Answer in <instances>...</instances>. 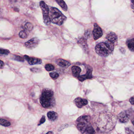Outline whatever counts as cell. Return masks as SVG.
I'll return each instance as SVG.
<instances>
[{
  "instance_id": "23",
  "label": "cell",
  "mask_w": 134,
  "mask_h": 134,
  "mask_svg": "<svg viewBox=\"0 0 134 134\" xmlns=\"http://www.w3.org/2000/svg\"><path fill=\"white\" fill-rule=\"evenodd\" d=\"M19 37L22 39H26L27 37V35L24 31H21L19 33Z\"/></svg>"
},
{
  "instance_id": "6",
  "label": "cell",
  "mask_w": 134,
  "mask_h": 134,
  "mask_svg": "<svg viewBox=\"0 0 134 134\" xmlns=\"http://www.w3.org/2000/svg\"><path fill=\"white\" fill-rule=\"evenodd\" d=\"M40 40L36 37H34L25 43V46L28 49H33L35 48L39 44Z\"/></svg>"
},
{
  "instance_id": "24",
  "label": "cell",
  "mask_w": 134,
  "mask_h": 134,
  "mask_svg": "<svg viewBox=\"0 0 134 134\" xmlns=\"http://www.w3.org/2000/svg\"><path fill=\"white\" fill-rule=\"evenodd\" d=\"M50 76L53 79H56L59 77V75L57 72H52L50 74Z\"/></svg>"
},
{
  "instance_id": "14",
  "label": "cell",
  "mask_w": 134,
  "mask_h": 134,
  "mask_svg": "<svg viewBox=\"0 0 134 134\" xmlns=\"http://www.w3.org/2000/svg\"><path fill=\"white\" fill-rule=\"evenodd\" d=\"M47 116L50 120L54 121L58 118V114L55 112L50 111L47 113Z\"/></svg>"
},
{
  "instance_id": "22",
  "label": "cell",
  "mask_w": 134,
  "mask_h": 134,
  "mask_svg": "<svg viewBox=\"0 0 134 134\" xmlns=\"http://www.w3.org/2000/svg\"><path fill=\"white\" fill-rule=\"evenodd\" d=\"M78 78L79 80L81 81V82L83 81H85L86 79H89V78H88V76L86 75V74L79 76L78 77Z\"/></svg>"
},
{
  "instance_id": "25",
  "label": "cell",
  "mask_w": 134,
  "mask_h": 134,
  "mask_svg": "<svg viewBox=\"0 0 134 134\" xmlns=\"http://www.w3.org/2000/svg\"><path fill=\"white\" fill-rule=\"evenodd\" d=\"M10 53V52L8 50L3 49H1V55H8Z\"/></svg>"
},
{
  "instance_id": "28",
  "label": "cell",
  "mask_w": 134,
  "mask_h": 134,
  "mask_svg": "<svg viewBox=\"0 0 134 134\" xmlns=\"http://www.w3.org/2000/svg\"><path fill=\"white\" fill-rule=\"evenodd\" d=\"M39 69L37 68H31V71L33 73H36V72H39Z\"/></svg>"
},
{
  "instance_id": "11",
  "label": "cell",
  "mask_w": 134,
  "mask_h": 134,
  "mask_svg": "<svg viewBox=\"0 0 134 134\" xmlns=\"http://www.w3.org/2000/svg\"><path fill=\"white\" fill-rule=\"evenodd\" d=\"M86 122L85 121H79L77 125L78 129L82 133L85 132L86 128L88 125L86 124Z\"/></svg>"
},
{
  "instance_id": "32",
  "label": "cell",
  "mask_w": 134,
  "mask_h": 134,
  "mask_svg": "<svg viewBox=\"0 0 134 134\" xmlns=\"http://www.w3.org/2000/svg\"><path fill=\"white\" fill-rule=\"evenodd\" d=\"M5 65L4 62H3L2 61H1V68H2V67H4Z\"/></svg>"
},
{
  "instance_id": "1",
  "label": "cell",
  "mask_w": 134,
  "mask_h": 134,
  "mask_svg": "<svg viewBox=\"0 0 134 134\" xmlns=\"http://www.w3.org/2000/svg\"><path fill=\"white\" fill-rule=\"evenodd\" d=\"M40 102L44 108H51L53 107L55 104L53 92L48 88L44 89L40 98Z\"/></svg>"
},
{
  "instance_id": "30",
  "label": "cell",
  "mask_w": 134,
  "mask_h": 134,
  "mask_svg": "<svg viewBox=\"0 0 134 134\" xmlns=\"http://www.w3.org/2000/svg\"><path fill=\"white\" fill-rule=\"evenodd\" d=\"M120 51L121 52V53L122 54H125V50L124 48H122V47H121L120 49Z\"/></svg>"
},
{
  "instance_id": "33",
  "label": "cell",
  "mask_w": 134,
  "mask_h": 134,
  "mask_svg": "<svg viewBox=\"0 0 134 134\" xmlns=\"http://www.w3.org/2000/svg\"><path fill=\"white\" fill-rule=\"evenodd\" d=\"M46 134H53V133L52 132L49 131L47 132V133H46Z\"/></svg>"
},
{
  "instance_id": "31",
  "label": "cell",
  "mask_w": 134,
  "mask_h": 134,
  "mask_svg": "<svg viewBox=\"0 0 134 134\" xmlns=\"http://www.w3.org/2000/svg\"><path fill=\"white\" fill-rule=\"evenodd\" d=\"M131 5H130L131 6V8H132V9L134 10V1H131Z\"/></svg>"
},
{
  "instance_id": "20",
  "label": "cell",
  "mask_w": 134,
  "mask_h": 134,
  "mask_svg": "<svg viewBox=\"0 0 134 134\" xmlns=\"http://www.w3.org/2000/svg\"><path fill=\"white\" fill-rule=\"evenodd\" d=\"M24 27L27 30L30 31L32 30L33 28V26L32 24L30 23H27L24 25Z\"/></svg>"
},
{
  "instance_id": "12",
  "label": "cell",
  "mask_w": 134,
  "mask_h": 134,
  "mask_svg": "<svg viewBox=\"0 0 134 134\" xmlns=\"http://www.w3.org/2000/svg\"><path fill=\"white\" fill-rule=\"evenodd\" d=\"M56 63L59 66H60L62 67L67 68L71 65L70 63L65 60L62 59H59L57 60L56 61Z\"/></svg>"
},
{
  "instance_id": "34",
  "label": "cell",
  "mask_w": 134,
  "mask_h": 134,
  "mask_svg": "<svg viewBox=\"0 0 134 134\" xmlns=\"http://www.w3.org/2000/svg\"><path fill=\"white\" fill-rule=\"evenodd\" d=\"M132 124H133V125L134 126V119L132 120Z\"/></svg>"
},
{
  "instance_id": "27",
  "label": "cell",
  "mask_w": 134,
  "mask_h": 134,
  "mask_svg": "<svg viewBox=\"0 0 134 134\" xmlns=\"http://www.w3.org/2000/svg\"><path fill=\"white\" fill-rule=\"evenodd\" d=\"M45 120H46V119H45V116H42L41 119H40V122L38 125H40L42 123H44L45 122Z\"/></svg>"
},
{
  "instance_id": "7",
  "label": "cell",
  "mask_w": 134,
  "mask_h": 134,
  "mask_svg": "<svg viewBox=\"0 0 134 134\" xmlns=\"http://www.w3.org/2000/svg\"><path fill=\"white\" fill-rule=\"evenodd\" d=\"M118 120L121 123H124L127 122L129 118V114L126 111L121 112L118 116Z\"/></svg>"
},
{
  "instance_id": "10",
  "label": "cell",
  "mask_w": 134,
  "mask_h": 134,
  "mask_svg": "<svg viewBox=\"0 0 134 134\" xmlns=\"http://www.w3.org/2000/svg\"><path fill=\"white\" fill-rule=\"evenodd\" d=\"M105 38L107 40H109L114 44L118 40V37H117V35L116 33L112 32H109Z\"/></svg>"
},
{
  "instance_id": "2",
  "label": "cell",
  "mask_w": 134,
  "mask_h": 134,
  "mask_svg": "<svg viewBox=\"0 0 134 134\" xmlns=\"http://www.w3.org/2000/svg\"><path fill=\"white\" fill-rule=\"evenodd\" d=\"M114 47V44L107 40L105 42H100L97 44L95 49L99 56L106 57L113 53Z\"/></svg>"
},
{
  "instance_id": "16",
  "label": "cell",
  "mask_w": 134,
  "mask_h": 134,
  "mask_svg": "<svg viewBox=\"0 0 134 134\" xmlns=\"http://www.w3.org/2000/svg\"><path fill=\"white\" fill-rule=\"evenodd\" d=\"M56 2L58 3V4L61 7L64 11H67V7L64 1L63 0H57L56 1Z\"/></svg>"
},
{
  "instance_id": "26",
  "label": "cell",
  "mask_w": 134,
  "mask_h": 134,
  "mask_svg": "<svg viewBox=\"0 0 134 134\" xmlns=\"http://www.w3.org/2000/svg\"><path fill=\"white\" fill-rule=\"evenodd\" d=\"M15 60L17 61H21V62H24V59L23 58H22L21 56H15L14 58Z\"/></svg>"
},
{
  "instance_id": "5",
  "label": "cell",
  "mask_w": 134,
  "mask_h": 134,
  "mask_svg": "<svg viewBox=\"0 0 134 134\" xmlns=\"http://www.w3.org/2000/svg\"><path fill=\"white\" fill-rule=\"evenodd\" d=\"M93 35L95 40H97L101 38L103 35L102 30L100 26L97 24L95 23L94 25V29L93 30Z\"/></svg>"
},
{
  "instance_id": "3",
  "label": "cell",
  "mask_w": 134,
  "mask_h": 134,
  "mask_svg": "<svg viewBox=\"0 0 134 134\" xmlns=\"http://www.w3.org/2000/svg\"><path fill=\"white\" fill-rule=\"evenodd\" d=\"M49 16L52 22L58 25H61L67 19V17L56 8H51Z\"/></svg>"
},
{
  "instance_id": "9",
  "label": "cell",
  "mask_w": 134,
  "mask_h": 134,
  "mask_svg": "<svg viewBox=\"0 0 134 134\" xmlns=\"http://www.w3.org/2000/svg\"><path fill=\"white\" fill-rule=\"evenodd\" d=\"M74 102L77 107L81 108L84 106L87 105L88 102L86 99H82L81 98H77L75 100Z\"/></svg>"
},
{
  "instance_id": "8",
  "label": "cell",
  "mask_w": 134,
  "mask_h": 134,
  "mask_svg": "<svg viewBox=\"0 0 134 134\" xmlns=\"http://www.w3.org/2000/svg\"><path fill=\"white\" fill-rule=\"evenodd\" d=\"M24 58L28 61V63L30 65H37L40 64L42 63V61L40 59L38 58L30 57L27 55L24 56Z\"/></svg>"
},
{
  "instance_id": "13",
  "label": "cell",
  "mask_w": 134,
  "mask_h": 134,
  "mask_svg": "<svg viewBox=\"0 0 134 134\" xmlns=\"http://www.w3.org/2000/svg\"><path fill=\"white\" fill-rule=\"evenodd\" d=\"M72 74L74 76L78 77L81 70L79 67L74 66L72 67Z\"/></svg>"
},
{
  "instance_id": "17",
  "label": "cell",
  "mask_w": 134,
  "mask_h": 134,
  "mask_svg": "<svg viewBox=\"0 0 134 134\" xmlns=\"http://www.w3.org/2000/svg\"><path fill=\"white\" fill-rule=\"evenodd\" d=\"M79 44L82 47L84 48H87V44H86V40L84 37L81 38L78 41Z\"/></svg>"
},
{
  "instance_id": "21",
  "label": "cell",
  "mask_w": 134,
  "mask_h": 134,
  "mask_svg": "<svg viewBox=\"0 0 134 134\" xmlns=\"http://www.w3.org/2000/svg\"><path fill=\"white\" fill-rule=\"evenodd\" d=\"M45 68L47 71H51L54 69V67L52 64H47L45 65Z\"/></svg>"
},
{
  "instance_id": "29",
  "label": "cell",
  "mask_w": 134,
  "mask_h": 134,
  "mask_svg": "<svg viewBox=\"0 0 134 134\" xmlns=\"http://www.w3.org/2000/svg\"><path fill=\"white\" fill-rule=\"evenodd\" d=\"M129 102L132 105H134V96L130 98Z\"/></svg>"
},
{
  "instance_id": "4",
  "label": "cell",
  "mask_w": 134,
  "mask_h": 134,
  "mask_svg": "<svg viewBox=\"0 0 134 134\" xmlns=\"http://www.w3.org/2000/svg\"><path fill=\"white\" fill-rule=\"evenodd\" d=\"M39 5L43 15L44 22L46 25H48L50 24L51 22L49 16V8L48 6L46 5V3L44 1H40V2Z\"/></svg>"
},
{
  "instance_id": "18",
  "label": "cell",
  "mask_w": 134,
  "mask_h": 134,
  "mask_svg": "<svg viewBox=\"0 0 134 134\" xmlns=\"http://www.w3.org/2000/svg\"><path fill=\"white\" fill-rule=\"evenodd\" d=\"M88 134H95V129L91 125H88L86 128V132Z\"/></svg>"
},
{
  "instance_id": "19",
  "label": "cell",
  "mask_w": 134,
  "mask_h": 134,
  "mask_svg": "<svg viewBox=\"0 0 134 134\" xmlns=\"http://www.w3.org/2000/svg\"><path fill=\"white\" fill-rule=\"evenodd\" d=\"M0 123L1 125L5 127H8L10 126V123L7 120L5 119H1L0 120Z\"/></svg>"
},
{
  "instance_id": "15",
  "label": "cell",
  "mask_w": 134,
  "mask_h": 134,
  "mask_svg": "<svg viewBox=\"0 0 134 134\" xmlns=\"http://www.w3.org/2000/svg\"><path fill=\"white\" fill-rule=\"evenodd\" d=\"M126 44L128 48L130 51L134 52V38L127 40Z\"/></svg>"
}]
</instances>
